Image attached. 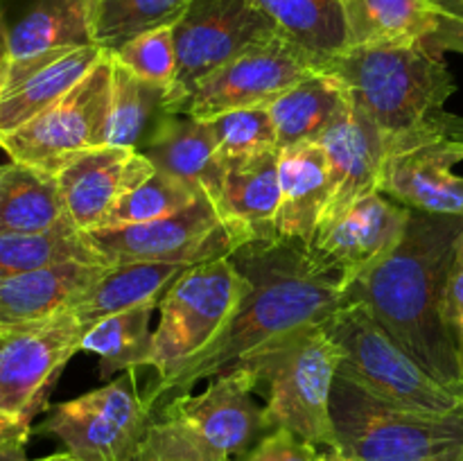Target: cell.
Returning a JSON list of instances; mask_svg holds the SVG:
<instances>
[{
  "label": "cell",
  "mask_w": 463,
  "mask_h": 461,
  "mask_svg": "<svg viewBox=\"0 0 463 461\" xmlns=\"http://www.w3.org/2000/svg\"><path fill=\"white\" fill-rule=\"evenodd\" d=\"M118 63L134 72L140 80L170 90L176 77V50L172 25L156 27L127 41L111 52Z\"/></svg>",
  "instance_id": "8d00e7d4"
},
{
  "label": "cell",
  "mask_w": 463,
  "mask_h": 461,
  "mask_svg": "<svg viewBox=\"0 0 463 461\" xmlns=\"http://www.w3.org/2000/svg\"><path fill=\"white\" fill-rule=\"evenodd\" d=\"M190 0H89L90 39L107 52L156 27L175 25Z\"/></svg>",
  "instance_id": "d6a6232c"
},
{
  "label": "cell",
  "mask_w": 463,
  "mask_h": 461,
  "mask_svg": "<svg viewBox=\"0 0 463 461\" xmlns=\"http://www.w3.org/2000/svg\"><path fill=\"white\" fill-rule=\"evenodd\" d=\"M339 362L342 348L324 324H312L253 348L231 371L242 375L253 393L262 391L274 428L337 452L330 393Z\"/></svg>",
  "instance_id": "3957f363"
},
{
  "label": "cell",
  "mask_w": 463,
  "mask_h": 461,
  "mask_svg": "<svg viewBox=\"0 0 463 461\" xmlns=\"http://www.w3.org/2000/svg\"><path fill=\"white\" fill-rule=\"evenodd\" d=\"M5 337V330L3 328H0V339H3Z\"/></svg>",
  "instance_id": "7dc6e473"
},
{
  "label": "cell",
  "mask_w": 463,
  "mask_h": 461,
  "mask_svg": "<svg viewBox=\"0 0 463 461\" xmlns=\"http://www.w3.org/2000/svg\"><path fill=\"white\" fill-rule=\"evenodd\" d=\"M36 461H81V459H77V456H72L71 452H57V455L43 456V459H36Z\"/></svg>",
  "instance_id": "ee69618b"
},
{
  "label": "cell",
  "mask_w": 463,
  "mask_h": 461,
  "mask_svg": "<svg viewBox=\"0 0 463 461\" xmlns=\"http://www.w3.org/2000/svg\"><path fill=\"white\" fill-rule=\"evenodd\" d=\"M165 89L140 80L113 59L104 145L138 149L145 136L165 113Z\"/></svg>",
  "instance_id": "4dcf8cb0"
},
{
  "label": "cell",
  "mask_w": 463,
  "mask_h": 461,
  "mask_svg": "<svg viewBox=\"0 0 463 461\" xmlns=\"http://www.w3.org/2000/svg\"><path fill=\"white\" fill-rule=\"evenodd\" d=\"M36 428L63 443L81 461H138L152 411L138 387V369H127L104 387L48 407Z\"/></svg>",
  "instance_id": "ba28073f"
},
{
  "label": "cell",
  "mask_w": 463,
  "mask_h": 461,
  "mask_svg": "<svg viewBox=\"0 0 463 461\" xmlns=\"http://www.w3.org/2000/svg\"><path fill=\"white\" fill-rule=\"evenodd\" d=\"M229 258L247 276V292L206 346L163 378L149 380L143 398L152 414L203 380L231 371L253 348L289 330L324 324L344 303L339 280L317 271L306 247L292 240L247 242Z\"/></svg>",
  "instance_id": "6da1fadb"
},
{
  "label": "cell",
  "mask_w": 463,
  "mask_h": 461,
  "mask_svg": "<svg viewBox=\"0 0 463 461\" xmlns=\"http://www.w3.org/2000/svg\"><path fill=\"white\" fill-rule=\"evenodd\" d=\"M172 34L176 77L165 93V113L175 111L199 81L279 30L249 0H190Z\"/></svg>",
  "instance_id": "7c38bea8"
},
{
  "label": "cell",
  "mask_w": 463,
  "mask_h": 461,
  "mask_svg": "<svg viewBox=\"0 0 463 461\" xmlns=\"http://www.w3.org/2000/svg\"><path fill=\"white\" fill-rule=\"evenodd\" d=\"M154 310L156 306L129 307L86 328L81 351L99 357V375L104 380L127 369H143L152 364L154 333L149 330V316Z\"/></svg>",
  "instance_id": "f546056e"
},
{
  "label": "cell",
  "mask_w": 463,
  "mask_h": 461,
  "mask_svg": "<svg viewBox=\"0 0 463 461\" xmlns=\"http://www.w3.org/2000/svg\"><path fill=\"white\" fill-rule=\"evenodd\" d=\"M448 316L463 342V238L457 247L450 276H448Z\"/></svg>",
  "instance_id": "ab89813d"
},
{
  "label": "cell",
  "mask_w": 463,
  "mask_h": 461,
  "mask_svg": "<svg viewBox=\"0 0 463 461\" xmlns=\"http://www.w3.org/2000/svg\"><path fill=\"white\" fill-rule=\"evenodd\" d=\"M434 3L439 5V7L448 9V12H455V14H463L461 9V0H434Z\"/></svg>",
  "instance_id": "7bdbcfd3"
},
{
  "label": "cell",
  "mask_w": 463,
  "mask_h": 461,
  "mask_svg": "<svg viewBox=\"0 0 463 461\" xmlns=\"http://www.w3.org/2000/svg\"><path fill=\"white\" fill-rule=\"evenodd\" d=\"M321 72L335 75L384 136L401 134L457 93L443 54L425 41L351 45Z\"/></svg>",
  "instance_id": "277c9868"
},
{
  "label": "cell",
  "mask_w": 463,
  "mask_h": 461,
  "mask_svg": "<svg viewBox=\"0 0 463 461\" xmlns=\"http://www.w3.org/2000/svg\"><path fill=\"white\" fill-rule=\"evenodd\" d=\"M0 23L12 52L7 86L54 54L95 45L89 0H0Z\"/></svg>",
  "instance_id": "e0dca14e"
},
{
  "label": "cell",
  "mask_w": 463,
  "mask_h": 461,
  "mask_svg": "<svg viewBox=\"0 0 463 461\" xmlns=\"http://www.w3.org/2000/svg\"><path fill=\"white\" fill-rule=\"evenodd\" d=\"M9 72H12V52H9V41L0 23V93L7 89Z\"/></svg>",
  "instance_id": "b9f144b4"
},
{
  "label": "cell",
  "mask_w": 463,
  "mask_h": 461,
  "mask_svg": "<svg viewBox=\"0 0 463 461\" xmlns=\"http://www.w3.org/2000/svg\"><path fill=\"white\" fill-rule=\"evenodd\" d=\"M348 48L369 43L428 41L443 7L434 0H342Z\"/></svg>",
  "instance_id": "83f0119b"
},
{
  "label": "cell",
  "mask_w": 463,
  "mask_h": 461,
  "mask_svg": "<svg viewBox=\"0 0 463 461\" xmlns=\"http://www.w3.org/2000/svg\"><path fill=\"white\" fill-rule=\"evenodd\" d=\"M319 461H348V459H346V456L339 455V452H335V450H324V452H321Z\"/></svg>",
  "instance_id": "f6af8a7d"
},
{
  "label": "cell",
  "mask_w": 463,
  "mask_h": 461,
  "mask_svg": "<svg viewBox=\"0 0 463 461\" xmlns=\"http://www.w3.org/2000/svg\"><path fill=\"white\" fill-rule=\"evenodd\" d=\"M260 9L279 34L306 50L324 71L326 63L348 48V25L342 0H249Z\"/></svg>",
  "instance_id": "4316f807"
},
{
  "label": "cell",
  "mask_w": 463,
  "mask_h": 461,
  "mask_svg": "<svg viewBox=\"0 0 463 461\" xmlns=\"http://www.w3.org/2000/svg\"><path fill=\"white\" fill-rule=\"evenodd\" d=\"M111 52L90 68L59 102L12 134L0 136V149L14 163L57 174L71 158L104 145L109 99H111Z\"/></svg>",
  "instance_id": "30bf717a"
},
{
  "label": "cell",
  "mask_w": 463,
  "mask_h": 461,
  "mask_svg": "<svg viewBox=\"0 0 463 461\" xmlns=\"http://www.w3.org/2000/svg\"><path fill=\"white\" fill-rule=\"evenodd\" d=\"M317 143L324 145L330 167V197L319 221L324 229L357 202L380 193L387 145L383 131L355 102Z\"/></svg>",
  "instance_id": "ac0fdd59"
},
{
  "label": "cell",
  "mask_w": 463,
  "mask_h": 461,
  "mask_svg": "<svg viewBox=\"0 0 463 461\" xmlns=\"http://www.w3.org/2000/svg\"><path fill=\"white\" fill-rule=\"evenodd\" d=\"M410 217L411 208L380 193L371 194L317 230L306 253L317 271L339 280L344 292L401 244Z\"/></svg>",
  "instance_id": "9a60e30c"
},
{
  "label": "cell",
  "mask_w": 463,
  "mask_h": 461,
  "mask_svg": "<svg viewBox=\"0 0 463 461\" xmlns=\"http://www.w3.org/2000/svg\"><path fill=\"white\" fill-rule=\"evenodd\" d=\"M324 325L342 348L337 373L371 396L428 414H450L463 407V398L448 391L407 355L362 303H342Z\"/></svg>",
  "instance_id": "52a82bcc"
},
{
  "label": "cell",
  "mask_w": 463,
  "mask_h": 461,
  "mask_svg": "<svg viewBox=\"0 0 463 461\" xmlns=\"http://www.w3.org/2000/svg\"><path fill=\"white\" fill-rule=\"evenodd\" d=\"M109 267L111 265L71 260L0 278V328L9 334L68 310L102 278Z\"/></svg>",
  "instance_id": "d6986e66"
},
{
  "label": "cell",
  "mask_w": 463,
  "mask_h": 461,
  "mask_svg": "<svg viewBox=\"0 0 463 461\" xmlns=\"http://www.w3.org/2000/svg\"><path fill=\"white\" fill-rule=\"evenodd\" d=\"M353 104L346 86L328 72H317L269 104L279 149L319 140Z\"/></svg>",
  "instance_id": "484cf974"
},
{
  "label": "cell",
  "mask_w": 463,
  "mask_h": 461,
  "mask_svg": "<svg viewBox=\"0 0 463 461\" xmlns=\"http://www.w3.org/2000/svg\"><path fill=\"white\" fill-rule=\"evenodd\" d=\"M72 226L54 174L9 161L0 165V235Z\"/></svg>",
  "instance_id": "d4e9b609"
},
{
  "label": "cell",
  "mask_w": 463,
  "mask_h": 461,
  "mask_svg": "<svg viewBox=\"0 0 463 461\" xmlns=\"http://www.w3.org/2000/svg\"><path fill=\"white\" fill-rule=\"evenodd\" d=\"M32 432H34L32 425L7 420L0 428V461H32L25 450Z\"/></svg>",
  "instance_id": "60d3db41"
},
{
  "label": "cell",
  "mask_w": 463,
  "mask_h": 461,
  "mask_svg": "<svg viewBox=\"0 0 463 461\" xmlns=\"http://www.w3.org/2000/svg\"><path fill=\"white\" fill-rule=\"evenodd\" d=\"M463 238V215L411 211L401 244L344 289L439 384L463 398V342L448 316V276Z\"/></svg>",
  "instance_id": "7a4b0ae2"
},
{
  "label": "cell",
  "mask_w": 463,
  "mask_h": 461,
  "mask_svg": "<svg viewBox=\"0 0 463 461\" xmlns=\"http://www.w3.org/2000/svg\"><path fill=\"white\" fill-rule=\"evenodd\" d=\"M86 328L75 310L57 312L43 321L12 330L0 339V416L32 425L48 409V393L81 351Z\"/></svg>",
  "instance_id": "4fadbf2b"
},
{
  "label": "cell",
  "mask_w": 463,
  "mask_h": 461,
  "mask_svg": "<svg viewBox=\"0 0 463 461\" xmlns=\"http://www.w3.org/2000/svg\"><path fill=\"white\" fill-rule=\"evenodd\" d=\"M330 416L337 452L348 461H450L463 455V407L450 414L405 409L337 373Z\"/></svg>",
  "instance_id": "8992f818"
},
{
  "label": "cell",
  "mask_w": 463,
  "mask_h": 461,
  "mask_svg": "<svg viewBox=\"0 0 463 461\" xmlns=\"http://www.w3.org/2000/svg\"><path fill=\"white\" fill-rule=\"evenodd\" d=\"M138 149L156 170L176 176L199 194H206L213 203L217 202L224 167L217 161V143L211 122L163 113Z\"/></svg>",
  "instance_id": "ffe728a7"
},
{
  "label": "cell",
  "mask_w": 463,
  "mask_h": 461,
  "mask_svg": "<svg viewBox=\"0 0 463 461\" xmlns=\"http://www.w3.org/2000/svg\"><path fill=\"white\" fill-rule=\"evenodd\" d=\"M249 280L231 258L190 267L158 303L161 321L154 330V378H163L206 346L242 301Z\"/></svg>",
  "instance_id": "9c48e42d"
},
{
  "label": "cell",
  "mask_w": 463,
  "mask_h": 461,
  "mask_svg": "<svg viewBox=\"0 0 463 461\" xmlns=\"http://www.w3.org/2000/svg\"><path fill=\"white\" fill-rule=\"evenodd\" d=\"M154 172L156 167L140 149L99 145L71 158L54 179L72 226L93 233L102 229L120 199Z\"/></svg>",
  "instance_id": "2e32d148"
},
{
  "label": "cell",
  "mask_w": 463,
  "mask_h": 461,
  "mask_svg": "<svg viewBox=\"0 0 463 461\" xmlns=\"http://www.w3.org/2000/svg\"><path fill=\"white\" fill-rule=\"evenodd\" d=\"M317 72H321L317 59L283 34H274L199 81L172 113L211 120L235 108L269 107L292 86Z\"/></svg>",
  "instance_id": "8fae6325"
},
{
  "label": "cell",
  "mask_w": 463,
  "mask_h": 461,
  "mask_svg": "<svg viewBox=\"0 0 463 461\" xmlns=\"http://www.w3.org/2000/svg\"><path fill=\"white\" fill-rule=\"evenodd\" d=\"M461 9H463V0H461Z\"/></svg>",
  "instance_id": "c3c4849f"
},
{
  "label": "cell",
  "mask_w": 463,
  "mask_h": 461,
  "mask_svg": "<svg viewBox=\"0 0 463 461\" xmlns=\"http://www.w3.org/2000/svg\"><path fill=\"white\" fill-rule=\"evenodd\" d=\"M222 167L244 158L280 152L269 107H247L211 118Z\"/></svg>",
  "instance_id": "d590c367"
},
{
  "label": "cell",
  "mask_w": 463,
  "mask_h": 461,
  "mask_svg": "<svg viewBox=\"0 0 463 461\" xmlns=\"http://www.w3.org/2000/svg\"><path fill=\"white\" fill-rule=\"evenodd\" d=\"M99 262L109 265L95 249L89 233L66 226L48 233H3L0 235V278L27 274L57 262Z\"/></svg>",
  "instance_id": "1f68e13d"
},
{
  "label": "cell",
  "mask_w": 463,
  "mask_h": 461,
  "mask_svg": "<svg viewBox=\"0 0 463 461\" xmlns=\"http://www.w3.org/2000/svg\"><path fill=\"white\" fill-rule=\"evenodd\" d=\"M280 206L276 235L307 244L315 240L330 197L328 154L321 143H301L280 149Z\"/></svg>",
  "instance_id": "44dd1931"
},
{
  "label": "cell",
  "mask_w": 463,
  "mask_h": 461,
  "mask_svg": "<svg viewBox=\"0 0 463 461\" xmlns=\"http://www.w3.org/2000/svg\"><path fill=\"white\" fill-rule=\"evenodd\" d=\"M437 52H459L463 54V14L443 9L439 16L437 30L425 41Z\"/></svg>",
  "instance_id": "f35d334b"
},
{
  "label": "cell",
  "mask_w": 463,
  "mask_h": 461,
  "mask_svg": "<svg viewBox=\"0 0 463 461\" xmlns=\"http://www.w3.org/2000/svg\"><path fill=\"white\" fill-rule=\"evenodd\" d=\"M321 450L285 428H276L235 461H319Z\"/></svg>",
  "instance_id": "74e56055"
},
{
  "label": "cell",
  "mask_w": 463,
  "mask_h": 461,
  "mask_svg": "<svg viewBox=\"0 0 463 461\" xmlns=\"http://www.w3.org/2000/svg\"><path fill=\"white\" fill-rule=\"evenodd\" d=\"M104 52L107 50L99 45L66 50L14 80L0 93V136L21 129L39 113L59 102L77 81L89 75Z\"/></svg>",
  "instance_id": "603a6c76"
},
{
  "label": "cell",
  "mask_w": 463,
  "mask_h": 461,
  "mask_svg": "<svg viewBox=\"0 0 463 461\" xmlns=\"http://www.w3.org/2000/svg\"><path fill=\"white\" fill-rule=\"evenodd\" d=\"M380 194L411 211L463 215V176L430 163L384 154Z\"/></svg>",
  "instance_id": "f1b7e54d"
},
{
  "label": "cell",
  "mask_w": 463,
  "mask_h": 461,
  "mask_svg": "<svg viewBox=\"0 0 463 461\" xmlns=\"http://www.w3.org/2000/svg\"><path fill=\"white\" fill-rule=\"evenodd\" d=\"M194 265L184 262L136 260L118 262L104 271L102 278L72 306L84 328L104 316L118 315L129 307L156 306L167 289Z\"/></svg>",
  "instance_id": "cb8c5ba5"
},
{
  "label": "cell",
  "mask_w": 463,
  "mask_h": 461,
  "mask_svg": "<svg viewBox=\"0 0 463 461\" xmlns=\"http://www.w3.org/2000/svg\"><path fill=\"white\" fill-rule=\"evenodd\" d=\"M280 152L244 158L224 167L222 193L215 206L229 226L247 242L276 240L280 206Z\"/></svg>",
  "instance_id": "7402d4cb"
},
{
  "label": "cell",
  "mask_w": 463,
  "mask_h": 461,
  "mask_svg": "<svg viewBox=\"0 0 463 461\" xmlns=\"http://www.w3.org/2000/svg\"><path fill=\"white\" fill-rule=\"evenodd\" d=\"M89 235L109 265L136 260L199 265L229 258L247 244L233 226L226 224L206 194L175 215L145 224L99 229Z\"/></svg>",
  "instance_id": "5bb4252c"
},
{
  "label": "cell",
  "mask_w": 463,
  "mask_h": 461,
  "mask_svg": "<svg viewBox=\"0 0 463 461\" xmlns=\"http://www.w3.org/2000/svg\"><path fill=\"white\" fill-rule=\"evenodd\" d=\"M271 429L247 380L229 371L154 411L138 461H235Z\"/></svg>",
  "instance_id": "5b68a950"
},
{
  "label": "cell",
  "mask_w": 463,
  "mask_h": 461,
  "mask_svg": "<svg viewBox=\"0 0 463 461\" xmlns=\"http://www.w3.org/2000/svg\"><path fill=\"white\" fill-rule=\"evenodd\" d=\"M202 194L176 176L156 170L152 176L136 185L134 190L120 199L116 208L109 212L102 229H116V226L145 224V221L161 220V217L175 215L184 211L190 203L197 202ZM99 230V229H98Z\"/></svg>",
  "instance_id": "e575fe53"
},
{
  "label": "cell",
  "mask_w": 463,
  "mask_h": 461,
  "mask_svg": "<svg viewBox=\"0 0 463 461\" xmlns=\"http://www.w3.org/2000/svg\"><path fill=\"white\" fill-rule=\"evenodd\" d=\"M384 145L387 156L455 170L463 163V118L441 108L401 134L384 136Z\"/></svg>",
  "instance_id": "836d02e7"
},
{
  "label": "cell",
  "mask_w": 463,
  "mask_h": 461,
  "mask_svg": "<svg viewBox=\"0 0 463 461\" xmlns=\"http://www.w3.org/2000/svg\"><path fill=\"white\" fill-rule=\"evenodd\" d=\"M450 461H463V455H461V456H457V459H450Z\"/></svg>",
  "instance_id": "bcb514c9"
}]
</instances>
